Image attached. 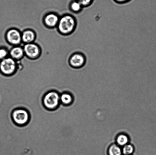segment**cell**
Here are the masks:
<instances>
[{"label": "cell", "mask_w": 156, "mask_h": 155, "mask_svg": "<svg viewBox=\"0 0 156 155\" xmlns=\"http://www.w3.org/2000/svg\"><path fill=\"white\" fill-rule=\"evenodd\" d=\"M134 149L131 145H126L122 149V154L123 155H131L134 153Z\"/></svg>", "instance_id": "15"}, {"label": "cell", "mask_w": 156, "mask_h": 155, "mask_svg": "<svg viewBox=\"0 0 156 155\" xmlns=\"http://www.w3.org/2000/svg\"><path fill=\"white\" fill-rule=\"evenodd\" d=\"M86 63V58L82 53H75L69 58V65L73 68L78 69L82 68L85 65Z\"/></svg>", "instance_id": "7"}, {"label": "cell", "mask_w": 156, "mask_h": 155, "mask_svg": "<svg viewBox=\"0 0 156 155\" xmlns=\"http://www.w3.org/2000/svg\"><path fill=\"white\" fill-rule=\"evenodd\" d=\"M69 9L70 11L74 13H78L82 11L83 7L76 0H72L69 3Z\"/></svg>", "instance_id": "11"}, {"label": "cell", "mask_w": 156, "mask_h": 155, "mask_svg": "<svg viewBox=\"0 0 156 155\" xmlns=\"http://www.w3.org/2000/svg\"><path fill=\"white\" fill-rule=\"evenodd\" d=\"M45 72H46V71H45ZM49 73V72H48ZM50 74H51V73H50Z\"/></svg>", "instance_id": "19"}, {"label": "cell", "mask_w": 156, "mask_h": 155, "mask_svg": "<svg viewBox=\"0 0 156 155\" xmlns=\"http://www.w3.org/2000/svg\"><path fill=\"white\" fill-rule=\"evenodd\" d=\"M9 57V50L4 47L0 48V61Z\"/></svg>", "instance_id": "16"}, {"label": "cell", "mask_w": 156, "mask_h": 155, "mask_svg": "<svg viewBox=\"0 0 156 155\" xmlns=\"http://www.w3.org/2000/svg\"><path fill=\"white\" fill-rule=\"evenodd\" d=\"M60 19V17L57 14L50 12L46 14L44 17L43 22L48 28L53 29L57 27Z\"/></svg>", "instance_id": "8"}, {"label": "cell", "mask_w": 156, "mask_h": 155, "mask_svg": "<svg viewBox=\"0 0 156 155\" xmlns=\"http://www.w3.org/2000/svg\"><path fill=\"white\" fill-rule=\"evenodd\" d=\"M108 155H122V150L118 146L113 145L108 149Z\"/></svg>", "instance_id": "13"}, {"label": "cell", "mask_w": 156, "mask_h": 155, "mask_svg": "<svg viewBox=\"0 0 156 155\" xmlns=\"http://www.w3.org/2000/svg\"><path fill=\"white\" fill-rule=\"evenodd\" d=\"M22 43L26 44L34 42L36 40V33L33 30L27 29L21 32Z\"/></svg>", "instance_id": "10"}, {"label": "cell", "mask_w": 156, "mask_h": 155, "mask_svg": "<svg viewBox=\"0 0 156 155\" xmlns=\"http://www.w3.org/2000/svg\"><path fill=\"white\" fill-rule=\"evenodd\" d=\"M17 69L16 61L8 57L0 61V71L3 75L10 76L16 72Z\"/></svg>", "instance_id": "3"}, {"label": "cell", "mask_w": 156, "mask_h": 155, "mask_svg": "<svg viewBox=\"0 0 156 155\" xmlns=\"http://www.w3.org/2000/svg\"><path fill=\"white\" fill-rule=\"evenodd\" d=\"M12 116L15 123L19 126H23L27 124L30 118L28 111L23 109H18L13 110Z\"/></svg>", "instance_id": "5"}, {"label": "cell", "mask_w": 156, "mask_h": 155, "mask_svg": "<svg viewBox=\"0 0 156 155\" xmlns=\"http://www.w3.org/2000/svg\"><path fill=\"white\" fill-rule=\"evenodd\" d=\"M60 103L65 105H69L73 103V98L71 94L68 93L61 94L60 96Z\"/></svg>", "instance_id": "12"}, {"label": "cell", "mask_w": 156, "mask_h": 155, "mask_svg": "<svg viewBox=\"0 0 156 155\" xmlns=\"http://www.w3.org/2000/svg\"><path fill=\"white\" fill-rule=\"evenodd\" d=\"M130 1L131 0H114L115 1L119 4H124Z\"/></svg>", "instance_id": "18"}, {"label": "cell", "mask_w": 156, "mask_h": 155, "mask_svg": "<svg viewBox=\"0 0 156 155\" xmlns=\"http://www.w3.org/2000/svg\"><path fill=\"white\" fill-rule=\"evenodd\" d=\"M60 95L58 93L51 91L44 96L43 103L46 108L49 110H54L58 107L60 103Z\"/></svg>", "instance_id": "2"}, {"label": "cell", "mask_w": 156, "mask_h": 155, "mask_svg": "<svg viewBox=\"0 0 156 155\" xmlns=\"http://www.w3.org/2000/svg\"><path fill=\"white\" fill-rule=\"evenodd\" d=\"M77 26L75 18L70 14H65L61 16L56 28L60 34L67 35L74 32Z\"/></svg>", "instance_id": "1"}, {"label": "cell", "mask_w": 156, "mask_h": 155, "mask_svg": "<svg viewBox=\"0 0 156 155\" xmlns=\"http://www.w3.org/2000/svg\"><path fill=\"white\" fill-rule=\"evenodd\" d=\"M6 41L12 46L22 45L21 32L18 29L12 28L9 29L5 34Z\"/></svg>", "instance_id": "4"}, {"label": "cell", "mask_w": 156, "mask_h": 155, "mask_svg": "<svg viewBox=\"0 0 156 155\" xmlns=\"http://www.w3.org/2000/svg\"><path fill=\"white\" fill-rule=\"evenodd\" d=\"M83 7H88L92 3L93 0H76Z\"/></svg>", "instance_id": "17"}, {"label": "cell", "mask_w": 156, "mask_h": 155, "mask_svg": "<svg viewBox=\"0 0 156 155\" xmlns=\"http://www.w3.org/2000/svg\"><path fill=\"white\" fill-rule=\"evenodd\" d=\"M129 141L128 136L124 134H121L118 136L117 139V143L121 146H124L127 145Z\"/></svg>", "instance_id": "14"}, {"label": "cell", "mask_w": 156, "mask_h": 155, "mask_svg": "<svg viewBox=\"0 0 156 155\" xmlns=\"http://www.w3.org/2000/svg\"><path fill=\"white\" fill-rule=\"evenodd\" d=\"M24 56L23 48L21 45L13 46L9 51V57L16 61L21 60Z\"/></svg>", "instance_id": "9"}, {"label": "cell", "mask_w": 156, "mask_h": 155, "mask_svg": "<svg viewBox=\"0 0 156 155\" xmlns=\"http://www.w3.org/2000/svg\"><path fill=\"white\" fill-rule=\"evenodd\" d=\"M23 47L25 56L29 59L34 60L40 56V47L35 42L23 44Z\"/></svg>", "instance_id": "6"}]
</instances>
